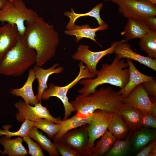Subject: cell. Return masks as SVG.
Listing matches in <instances>:
<instances>
[{"instance_id":"obj_1","label":"cell","mask_w":156,"mask_h":156,"mask_svg":"<svg viewBox=\"0 0 156 156\" xmlns=\"http://www.w3.org/2000/svg\"><path fill=\"white\" fill-rule=\"evenodd\" d=\"M26 24L24 40L27 47L36 52V65L42 67L55 56L59 44L58 34L41 17Z\"/></svg>"},{"instance_id":"obj_2","label":"cell","mask_w":156,"mask_h":156,"mask_svg":"<svg viewBox=\"0 0 156 156\" xmlns=\"http://www.w3.org/2000/svg\"><path fill=\"white\" fill-rule=\"evenodd\" d=\"M124 98L110 87L95 90L87 96L80 94L70 102L80 118H86L96 110L116 112Z\"/></svg>"},{"instance_id":"obj_3","label":"cell","mask_w":156,"mask_h":156,"mask_svg":"<svg viewBox=\"0 0 156 156\" xmlns=\"http://www.w3.org/2000/svg\"><path fill=\"white\" fill-rule=\"evenodd\" d=\"M127 62L116 56L112 63L103 64L99 70L97 71L95 78L82 79L79 83L83 86L78 90L80 94L87 96L93 92L99 86L108 83L122 88L128 82L129 78Z\"/></svg>"},{"instance_id":"obj_4","label":"cell","mask_w":156,"mask_h":156,"mask_svg":"<svg viewBox=\"0 0 156 156\" xmlns=\"http://www.w3.org/2000/svg\"><path fill=\"white\" fill-rule=\"evenodd\" d=\"M36 62V51L27 47L20 34L16 44L0 61V75L20 76Z\"/></svg>"},{"instance_id":"obj_5","label":"cell","mask_w":156,"mask_h":156,"mask_svg":"<svg viewBox=\"0 0 156 156\" xmlns=\"http://www.w3.org/2000/svg\"><path fill=\"white\" fill-rule=\"evenodd\" d=\"M39 16L33 10L27 8L22 0H9L0 11V22L15 24L19 34L23 36L25 22L36 20Z\"/></svg>"},{"instance_id":"obj_6","label":"cell","mask_w":156,"mask_h":156,"mask_svg":"<svg viewBox=\"0 0 156 156\" xmlns=\"http://www.w3.org/2000/svg\"><path fill=\"white\" fill-rule=\"evenodd\" d=\"M83 64V62L81 61L79 63V71L78 75L69 83L64 86H60L51 83L42 94V100H48L50 97L55 96L61 100L64 109L63 120L68 118L72 112L75 111L72 104L68 100L67 94L69 90L75 86L82 79H91L96 77V75L91 73L87 66L84 65Z\"/></svg>"},{"instance_id":"obj_7","label":"cell","mask_w":156,"mask_h":156,"mask_svg":"<svg viewBox=\"0 0 156 156\" xmlns=\"http://www.w3.org/2000/svg\"><path fill=\"white\" fill-rule=\"evenodd\" d=\"M118 7V11L128 19L142 20L150 16H156L155 4L148 0H113Z\"/></svg>"},{"instance_id":"obj_8","label":"cell","mask_w":156,"mask_h":156,"mask_svg":"<svg viewBox=\"0 0 156 156\" xmlns=\"http://www.w3.org/2000/svg\"><path fill=\"white\" fill-rule=\"evenodd\" d=\"M120 42L114 41L109 47L104 50L97 52L90 50L88 45L81 44L77 47V51L73 55L72 57L74 60L81 61L84 63L90 71L95 75L97 71L96 67L98 62L105 55L114 53L116 46Z\"/></svg>"},{"instance_id":"obj_9","label":"cell","mask_w":156,"mask_h":156,"mask_svg":"<svg viewBox=\"0 0 156 156\" xmlns=\"http://www.w3.org/2000/svg\"><path fill=\"white\" fill-rule=\"evenodd\" d=\"M14 107L18 109V113L16 115L17 120L22 122L25 119L34 121L39 118L47 119L59 125L61 120L60 118H55L50 114L45 107L39 102L32 106L21 100L14 104Z\"/></svg>"},{"instance_id":"obj_10","label":"cell","mask_w":156,"mask_h":156,"mask_svg":"<svg viewBox=\"0 0 156 156\" xmlns=\"http://www.w3.org/2000/svg\"><path fill=\"white\" fill-rule=\"evenodd\" d=\"M123 103L141 112L156 116V103L152 101L142 83L135 87L124 98Z\"/></svg>"},{"instance_id":"obj_11","label":"cell","mask_w":156,"mask_h":156,"mask_svg":"<svg viewBox=\"0 0 156 156\" xmlns=\"http://www.w3.org/2000/svg\"><path fill=\"white\" fill-rule=\"evenodd\" d=\"M76 151L81 156H91L88 147L87 125L68 131L60 140Z\"/></svg>"},{"instance_id":"obj_12","label":"cell","mask_w":156,"mask_h":156,"mask_svg":"<svg viewBox=\"0 0 156 156\" xmlns=\"http://www.w3.org/2000/svg\"><path fill=\"white\" fill-rule=\"evenodd\" d=\"M113 113L99 110L96 116L90 123L87 125L90 150L94 146L96 140L107 130Z\"/></svg>"},{"instance_id":"obj_13","label":"cell","mask_w":156,"mask_h":156,"mask_svg":"<svg viewBox=\"0 0 156 156\" xmlns=\"http://www.w3.org/2000/svg\"><path fill=\"white\" fill-rule=\"evenodd\" d=\"M114 53L116 54V56L120 60L126 58L133 60L156 71V59L137 53L131 49L130 45L124 39L116 45Z\"/></svg>"},{"instance_id":"obj_14","label":"cell","mask_w":156,"mask_h":156,"mask_svg":"<svg viewBox=\"0 0 156 156\" xmlns=\"http://www.w3.org/2000/svg\"><path fill=\"white\" fill-rule=\"evenodd\" d=\"M19 35L14 24L8 23L0 26V61L16 44Z\"/></svg>"},{"instance_id":"obj_15","label":"cell","mask_w":156,"mask_h":156,"mask_svg":"<svg viewBox=\"0 0 156 156\" xmlns=\"http://www.w3.org/2000/svg\"><path fill=\"white\" fill-rule=\"evenodd\" d=\"M99 111H95L92 115L86 118H80L76 114L70 118L61 120L59 124L60 129L52 138L54 142L60 141L63 135L71 130L90 123L98 115Z\"/></svg>"},{"instance_id":"obj_16","label":"cell","mask_w":156,"mask_h":156,"mask_svg":"<svg viewBox=\"0 0 156 156\" xmlns=\"http://www.w3.org/2000/svg\"><path fill=\"white\" fill-rule=\"evenodd\" d=\"M127 60L129 66V81L125 86L117 92L119 95L124 98L126 97L129 93L138 85L151 80L155 78L140 73L137 70L131 60L127 59Z\"/></svg>"},{"instance_id":"obj_17","label":"cell","mask_w":156,"mask_h":156,"mask_svg":"<svg viewBox=\"0 0 156 156\" xmlns=\"http://www.w3.org/2000/svg\"><path fill=\"white\" fill-rule=\"evenodd\" d=\"M121 117L130 130L134 132L142 127V113L130 105L121 104L116 111Z\"/></svg>"},{"instance_id":"obj_18","label":"cell","mask_w":156,"mask_h":156,"mask_svg":"<svg viewBox=\"0 0 156 156\" xmlns=\"http://www.w3.org/2000/svg\"><path fill=\"white\" fill-rule=\"evenodd\" d=\"M36 79L34 67L29 70L27 79L23 86L19 88L11 89L10 92L13 95L21 97L25 103L35 105L40 102L35 95L33 90V84Z\"/></svg>"},{"instance_id":"obj_19","label":"cell","mask_w":156,"mask_h":156,"mask_svg":"<svg viewBox=\"0 0 156 156\" xmlns=\"http://www.w3.org/2000/svg\"><path fill=\"white\" fill-rule=\"evenodd\" d=\"M59 63H56L47 69H44L41 67L35 66V74L36 79L38 82L37 99L41 102L42 96L44 91L48 88L47 83L49 76L53 74H60L64 70V68L59 66Z\"/></svg>"},{"instance_id":"obj_20","label":"cell","mask_w":156,"mask_h":156,"mask_svg":"<svg viewBox=\"0 0 156 156\" xmlns=\"http://www.w3.org/2000/svg\"><path fill=\"white\" fill-rule=\"evenodd\" d=\"M108 28V25L106 23L95 28H91L88 24L81 25L75 24L70 28L65 30L64 32L67 35L75 36L76 41L77 43L82 38H84L93 41L101 46L95 38L96 36V32L98 31L106 30Z\"/></svg>"},{"instance_id":"obj_21","label":"cell","mask_w":156,"mask_h":156,"mask_svg":"<svg viewBox=\"0 0 156 156\" xmlns=\"http://www.w3.org/2000/svg\"><path fill=\"white\" fill-rule=\"evenodd\" d=\"M150 30L142 20L129 18L121 35L125 42L135 38L140 39Z\"/></svg>"},{"instance_id":"obj_22","label":"cell","mask_w":156,"mask_h":156,"mask_svg":"<svg viewBox=\"0 0 156 156\" xmlns=\"http://www.w3.org/2000/svg\"><path fill=\"white\" fill-rule=\"evenodd\" d=\"M156 137L155 129L142 127L134 131L131 138L132 152L137 153Z\"/></svg>"},{"instance_id":"obj_23","label":"cell","mask_w":156,"mask_h":156,"mask_svg":"<svg viewBox=\"0 0 156 156\" xmlns=\"http://www.w3.org/2000/svg\"><path fill=\"white\" fill-rule=\"evenodd\" d=\"M23 139L20 137L11 139L5 137L0 138V144L4 148L3 151H0L2 155L10 156H23L27 154V151L22 144Z\"/></svg>"},{"instance_id":"obj_24","label":"cell","mask_w":156,"mask_h":156,"mask_svg":"<svg viewBox=\"0 0 156 156\" xmlns=\"http://www.w3.org/2000/svg\"><path fill=\"white\" fill-rule=\"evenodd\" d=\"M107 129L117 139L119 140L126 138L130 131L121 117L116 112L113 113Z\"/></svg>"},{"instance_id":"obj_25","label":"cell","mask_w":156,"mask_h":156,"mask_svg":"<svg viewBox=\"0 0 156 156\" xmlns=\"http://www.w3.org/2000/svg\"><path fill=\"white\" fill-rule=\"evenodd\" d=\"M103 6L102 3H100L94 7L89 12L82 14L75 12L73 8H71L70 12L66 11L64 13V15L69 17V21L66 26V29H69L75 25V22L79 18L84 16H89L95 18L97 20L99 25L106 23L102 19L100 15V11Z\"/></svg>"},{"instance_id":"obj_26","label":"cell","mask_w":156,"mask_h":156,"mask_svg":"<svg viewBox=\"0 0 156 156\" xmlns=\"http://www.w3.org/2000/svg\"><path fill=\"white\" fill-rule=\"evenodd\" d=\"M117 139L107 130L102 135L101 139L90 150L91 156H101L111 148Z\"/></svg>"},{"instance_id":"obj_27","label":"cell","mask_w":156,"mask_h":156,"mask_svg":"<svg viewBox=\"0 0 156 156\" xmlns=\"http://www.w3.org/2000/svg\"><path fill=\"white\" fill-rule=\"evenodd\" d=\"M28 135L36 140L42 148L49 153L50 156L60 155L54 143H52L50 139L38 131L37 128L35 126H33L30 130Z\"/></svg>"},{"instance_id":"obj_28","label":"cell","mask_w":156,"mask_h":156,"mask_svg":"<svg viewBox=\"0 0 156 156\" xmlns=\"http://www.w3.org/2000/svg\"><path fill=\"white\" fill-rule=\"evenodd\" d=\"M132 131H130L129 133L124 140L117 139L113 146L106 153V156H125L129 155L132 153V146L131 138Z\"/></svg>"},{"instance_id":"obj_29","label":"cell","mask_w":156,"mask_h":156,"mask_svg":"<svg viewBox=\"0 0 156 156\" xmlns=\"http://www.w3.org/2000/svg\"><path fill=\"white\" fill-rule=\"evenodd\" d=\"M140 48L148 55V57L156 59V31L149 30L140 39Z\"/></svg>"},{"instance_id":"obj_30","label":"cell","mask_w":156,"mask_h":156,"mask_svg":"<svg viewBox=\"0 0 156 156\" xmlns=\"http://www.w3.org/2000/svg\"><path fill=\"white\" fill-rule=\"evenodd\" d=\"M11 126L10 125H5L3 127L4 129V130L0 129V136L5 135L6 138H10L14 136H18L23 138L28 135L29 131L34 126V122L25 119L23 122L19 130L15 132H11L9 131V129Z\"/></svg>"},{"instance_id":"obj_31","label":"cell","mask_w":156,"mask_h":156,"mask_svg":"<svg viewBox=\"0 0 156 156\" xmlns=\"http://www.w3.org/2000/svg\"><path fill=\"white\" fill-rule=\"evenodd\" d=\"M33 121L34 126L46 133L50 138H52L60 129L59 125L46 119L39 118Z\"/></svg>"},{"instance_id":"obj_32","label":"cell","mask_w":156,"mask_h":156,"mask_svg":"<svg viewBox=\"0 0 156 156\" xmlns=\"http://www.w3.org/2000/svg\"><path fill=\"white\" fill-rule=\"evenodd\" d=\"M23 140L27 144L29 149V154L32 156H44L40 146L34 142L28 135L23 137Z\"/></svg>"},{"instance_id":"obj_33","label":"cell","mask_w":156,"mask_h":156,"mask_svg":"<svg viewBox=\"0 0 156 156\" xmlns=\"http://www.w3.org/2000/svg\"><path fill=\"white\" fill-rule=\"evenodd\" d=\"M56 148L59 153L62 156H81L67 145L60 141L54 142Z\"/></svg>"},{"instance_id":"obj_34","label":"cell","mask_w":156,"mask_h":156,"mask_svg":"<svg viewBox=\"0 0 156 156\" xmlns=\"http://www.w3.org/2000/svg\"><path fill=\"white\" fill-rule=\"evenodd\" d=\"M142 127L155 129L156 128V116L147 113H142Z\"/></svg>"},{"instance_id":"obj_35","label":"cell","mask_w":156,"mask_h":156,"mask_svg":"<svg viewBox=\"0 0 156 156\" xmlns=\"http://www.w3.org/2000/svg\"><path fill=\"white\" fill-rule=\"evenodd\" d=\"M144 88L148 94L156 97V81L154 79L142 83Z\"/></svg>"},{"instance_id":"obj_36","label":"cell","mask_w":156,"mask_h":156,"mask_svg":"<svg viewBox=\"0 0 156 156\" xmlns=\"http://www.w3.org/2000/svg\"><path fill=\"white\" fill-rule=\"evenodd\" d=\"M148 145L143 147L137 153L136 156H149L154 146L156 144V139L151 142Z\"/></svg>"},{"instance_id":"obj_37","label":"cell","mask_w":156,"mask_h":156,"mask_svg":"<svg viewBox=\"0 0 156 156\" xmlns=\"http://www.w3.org/2000/svg\"><path fill=\"white\" fill-rule=\"evenodd\" d=\"M150 30L156 31V16H150L142 20Z\"/></svg>"},{"instance_id":"obj_38","label":"cell","mask_w":156,"mask_h":156,"mask_svg":"<svg viewBox=\"0 0 156 156\" xmlns=\"http://www.w3.org/2000/svg\"><path fill=\"white\" fill-rule=\"evenodd\" d=\"M8 1L7 0H0V10L4 8Z\"/></svg>"},{"instance_id":"obj_39","label":"cell","mask_w":156,"mask_h":156,"mask_svg":"<svg viewBox=\"0 0 156 156\" xmlns=\"http://www.w3.org/2000/svg\"><path fill=\"white\" fill-rule=\"evenodd\" d=\"M156 156V144L153 148L151 151L149 156Z\"/></svg>"},{"instance_id":"obj_40","label":"cell","mask_w":156,"mask_h":156,"mask_svg":"<svg viewBox=\"0 0 156 156\" xmlns=\"http://www.w3.org/2000/svg\"><path fill=\"white\" fill-rule=\"evenodd\" d=\"M149 0L155 4H156V0Z\"/></svg>"},{"instance_id":"obj_41","label":"cell","mask_w":156,"mask_h":156,"mask_svg":"<svg viewBox=\"0 0 156 156\" xmlns=\"http://www.w3.org/2000/svg\"><path fill=\"white\" fill-rule=\"evenodd\" d=\"M104 0L105 1H112L113 0Z\"/></svg>"},{"instance_id":"obj_42","label":"cell","mask_w":156,"mask_h":156,"mask_svg":"<svg viewBox=\"0 0 156 156\" xmlns=\"http://www.w3.org/2000/svg\"><path fill=\"white\" fill-rule=\"evenodd\" d=\"M7 0L8 1V0Z\"/></svg>"},{"instance_id":"obj_43","label":"cell","mask_w":156,"mask_h":156,"mask_svg":"<svg viewBox=\"0 0 156 156\" xmlns=\"http://www.w3.org/2000/svg\"></svg>"}]
</instances>
